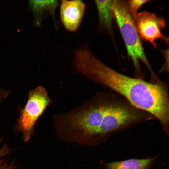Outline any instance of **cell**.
<instances>
[{
	"label": "cell",
	"instance_id": "obj_1",
	"mask_svg": "<svg viewBox=\"0 0 169 169\" xmlns=\"http://www.w3.org/2000/svg\"><path fill=\"white\" fill-rule=\"evenodd\" d=\"M80 74L123 96L135 108L151 114L165 130L169 121V96L166 88L123 74L110 67L92 53L82 59Z\"/></svg>",
	"mask_w": 169,
	"mask_h": 169
},
{
	"label": "cell",
	"instance_id": "obj_2",
	"mask_svg": "<svg viewBox=\"0 0 169 169\" xmlns=\"http://www.w3.org/2000/svg\"><path fill=\"white\" fill-rule=\"evenodd\" d=\"M112 102L104 99H95L79 109L56 117L66 127L81 138L96 135Z\"/></svg>",
	"mask_w": 169,
	"mask_h": 169
},
{
	"label": "cell",
	"instance_id": "obj_3",
	"mask_svg": "<svg viewBox=\"0 0 169 169\" xmlns=\"http://www.w3.org/2000/svg\"><path fill=\"white\" fill-rule=\"evenodd\" d=\"M113 17L116 21L125 45L127 53L137 72L140 71V62H142L149 69L152 76L155 75L145 54L140 37L133 19L123 0H114Z\"/></svg>",
	"mask_w": 169,
	"mask_h": 169
},
{
	"label": "cell",
	"instance_id": "obj_4",
	"mask_svg": "<svg viewBox=\"0 0 169 169\" xmlns=\"http://www.w3.org/2000/svg\"><path fill=\"white\" fill-rule=\"evenodd\" d=\"M51 102L44 87L39 86L30 91L18 122V129L23 134L24 141L29 140L36 122Z\"/></svg>",
	"mask_w": 169,
	"mask_h": 169
},
{
	"label": "cell",
	"instance_id": "obj_5",
	"mask_svg": "<svg viewBox=\"0 0 169 169\" xmlns=\"http://www.w3.org/2000/svg\"><path fill=\"white\" fill-rule=\"evenodd\" d=\"M144 114L131 105L113 102L105 115L96 135H103L141 120Z\"/></svg>",
	"mask_w": 169,
	"mask_h": 169
},
{
	"label": "cell",
	"instance_id": "obj_6",
	"mask_svg": "<svg viewBox=\"0 0 169 169\" xmlns=\"http://www.w3.org/2000/svg\"><path fill=\"white\" fill-rule=\"evenodd\" d=\"M134 22L140 38L150 43L154 48L157 47L155 40L157 39L168 43V38L161 31L165 25L163 18L154 13L144 11L138 13Z\"/></svg>",
	"mask_w": 169,
	"mask_h": 169
},
{
	"label": "cell",
	"instance_id": "obj_7",
	"mask_svg": "<svg viewBox=\"0 0 169 169\" xmlns=\"http://www.w3.org/2000/svg\"><path fill=\"white\" fill-rule=\"evenodd\" d=\"M86 8L85 3L79 0L61 1L60 16L66 29L74 32L79 27Z\"/></svg>",
	"mask_w": 169,
	"mask_h": 169
},
{
	"label": "cell",
	"instance_id": "obj_8",
	"mask_svg": "<svg viewBox=\"0 0 169 169\" xmlns=\"http://www.w3.org/2000/svg\"><path fill=\"white\" fill-rule=\"evenodd\" d=\"M95 2L98 12L100 28L112 35L114 0H95Z\"/></svg>",
	"mask_w": 169,
	"mask_h": 169
},
{
	"label": "cell",
	"instance_id": "obj_9",
	"mask_svg": "<svg viewBox=\"0 0 169 169\" xmlns=\"http://www.w3.org/2000/svg\"><path fill=\"white\" fill-rule=\"evenodd\" d=\"M154 158L132 159L108 163L106 169H147Z\"/></svg>",
	"mask_w": 169,
	"mask_h": 169
},
{
	"label": "cell",
	"instance_id": "obj_10",
	"mask_svg": "<svg viewBox=\"0 0 169 169\" xmlns=\"http://www.w3.org/2000/svg\"><path fill=\"white\" fill-rule=\"evenodd\" d=\"M30 3L33 11L38 15L44 12L50 15L56 23L55 12L59 4L57 0H32Z\"/></svg>",
	"mask_w": 169,
	"mask_h": 169
},
{
	"label": "cell",
	"instance_id": "obj_11",
	"mask_svg": "<svg viewBox=\"0 0 169 169\" xmlns=\"http://www.w3.org/2000/svg\"><path fill=\"white\" fill-rule=\"evenodd\" d=\"M150 1L148 0H130L126 2L127 9L134 21L140 7Z\"/></svg>",
	"mask_w": 169,
	"mask_h": 169
},
{
	"label": "cell",
	"instance_id": "obj_12",
	"mask_svg": "<svg viewBox=\"0 0 169 169\" xmlns=\"http://www.w3.org/2000/svg\"><path fill=\"white\" fill-rule=\"evenodd\" d=\"M9 150L7 147V145H5L0 150V158L7 154Z\"/></svg>",
	"mask_w": 169,
	"mask_h": 169
},
{
	"label": "cell",
	"instance_id": "obj_13",
	"mask_svg": "<svg viewBox=\"0 0 169 169\" xmlns=\"http://www.w3.org/2000/svg\"><path fill=\"white\" fill-rule=\"evenodd\" d=\"M8 92L3 90L0 88V101H2L4 100L8 96Z\"/></svg>",
	"mask_w": 169,
	"mask_h": 169
},
{
	"label": "cell",
	"instance_id": "obj_14",
	"mask_svg": "<svg viewBox=\"0 0 169 169\" xmlns=\"http://www.w3.org/2000/svg\"><path fill=\"white\" fill-rule=\"evenodd\" d=\"M13 163H11L9 166H8L6 163L0 165V169H14Z\"/></svg>",
	"mask_w": 169,
	"mask_h": 169
}]
</instances>
